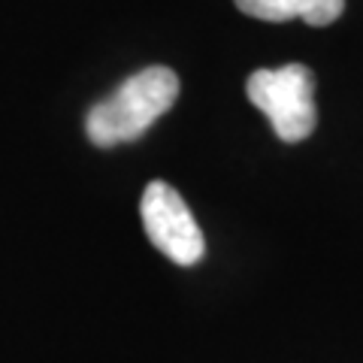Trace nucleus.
<instances>
[{
	"label": "nucleus",
	"instance_id": "f257e3e1",
	"mask_svg": "<svg viewBox=\"0 0 363 363\" xmlns=\"http://www.w3.org/2000/svg\"><path fill=\"white\" fill-rule=\"evenodd\" d=\"M179 97V76L169 67H145L88 109L85 133L100 149L143 136Z\"/></svg>",
	"mask_w": 363,
	"mask_h": 363
},
{
	"label": "nucleus",
	"instance_id": "f03ea898",
	"mask_svg": "<svg viewBox=\"0 0 363 363\" xmlns=\"http://www.w3.org/2000/svg\"><path fill=\"white\" fill-rule=\"evenodd\" d=\"M245 94L269 118L281 143H300L315 130V76L309 67L285 64L279 70H255Z\"/></svg>",
	"mask_w": 363,
	"mask_h": 363
},
{
	"label": "nucleus",
	"instance_id": "7ed1b4c3",
	"mask_svg": "<svg viewBox=\"0 0 363 363\" xmlns=\"http://www.w3.org/2000/svg\"><path fill=\"white\" fill-rule=\"evenodd\" d=\"M143 227L157 252H164L179 267H194L206 255L200 224L194 221L188 203L167 182H149L143 191Z\"/></svg>",
	"mask_w": 363,
	"mask_h": 363
},
{
	"label": "nucleus",
	"instance_id": "20e7f679",
	"mask_svg": "<svg viewBox=\"0 0 363 363\" xmlns=\"http://www.w3.org/2000/svg\"><path fill=\"white\" fill-rule=\"evenodd\" d=\"M245 16L260 21L303 18L312 28H327L345 13V0H236Z\"/></svg>",
	"mask_w": 363,
	"mask_h": 363
}]
</instances>
